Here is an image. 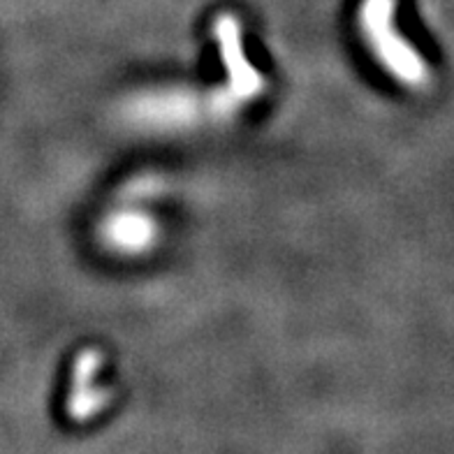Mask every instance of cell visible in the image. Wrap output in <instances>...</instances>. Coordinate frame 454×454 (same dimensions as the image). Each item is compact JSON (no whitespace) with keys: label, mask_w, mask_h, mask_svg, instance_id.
Wrapping results in <instances>:
<instances>
[{"label":"cell","mask_w":454,"mask_h":454,"mask_svg":"<svg viewBox=\"0 0 454 454\" xmlns=\"http://www.w3.org/2000/svg\"><path fill=\"white\" fill-rule=\"evenodd\" d=\"M364 24L371 37H376L378 51L387 63L389 70L403 82L411 84H422L427 79V70L418 54L408 49L395 35V30H389V0H366L364 5Z\"/></svg>","instance_id":"6da1fadb"}]
</instances>
